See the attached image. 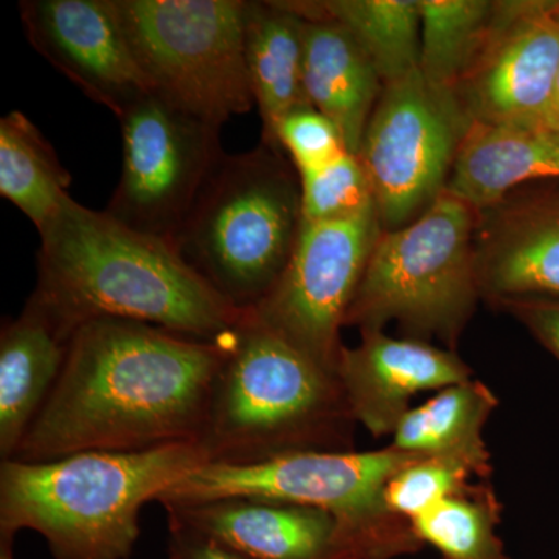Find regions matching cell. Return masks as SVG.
Wrapping results in <instances>:
<instances>
[{"mask_svg": "<svg viewBox=\"0 0 559 559\" xmlns=\"http://www.w3.org/2000/svg\"><path fill=\"white\" fill-rule=\"evenodd\" d=\"M304 33V17L285 0L246 2V68L263 123L261 142L272 148H277L280 121L294 110L312 108L305 91Z\"/></svg>", "mask_w": 559, "mask_h": 559, "instance_id": "obj_20", "label": "cell"}, {"mask_svg": "<svg viewBox=\"0 0 559 559\" xmlns=\"http://www.w3.org/2000/svg\"><path fill=\"white\" fill-rule=\"evenodd\" d=\"M69 333L32 294L0 333V455L10 460L38 417L68 358Z\"/></svg>", "mask_w": 559, "mask_h": 559, "instance_id": "obj_17", "label": "cell"}, {"mask_svg": "<svg viewBox=\"0 0 559 559\" xmlns=\"http://www.w3.org/2000/svg\"><path fill=\"white\" fill-rule=\"evenodd\" d=\"M498 399L480 381L439 390L421 406L409 409L396 426L392 447L417 455H465L489 463L485 425Z\"/></svg>", "mask_w": 559, "mask_h": 559, "instance_id": "obj_22", "label": "cell"}, {"mask_svg": "<svg viewBox=\"0 0 559 559\" xmlns=\"http://www.w3.org/2000/svg\"><path fill=\"white\" fill-rule=\"evenodd\" d=\"M168 557L170 559H248L198 533L168 524Z\"/></svg>", "mask_w": 559, "mask_h": 559, "instance_id": "obj_30", "label": "cell"}, {"mask_svg": "<svg viewBox=\"0 0 559 559\" xmlns=\"http://www.w3.org/2000/svg\"><path fill=\"white\" fill-rule=\"evenodd\" d=\"M154 94L223 127L255 106L245 57V0H116Z\"/></svg>", "mask_w": 559, "mask_h": 559, "instance_id": "obj_8", "label": "cell"}, {"mask_svg": "<svg viewBox=\"0 0 559 559\" xmlns=\"http://www.w3.org/2000/svg\"><path fill=\"white\" fill-rule=\"evenodd\" d=\"M13 543L14 538L0 536V559H14Z\"/></svg>", "mask_w": 559, "mask_h": 559, "instance_id": "obj_31", "label": "cell"}, {"mask_svg": "<svg viewBox=\"0 0 559 559\" xmlns=\"http://www.w3.org/2000/svg\"><path fill=\"white\" fill-rule=\"evenodd\" d=\"M162 507L168 524L248 559H360L341 522L312 507L252 498Z\"/></svg>", "mask_w": 559, "mask_h": 559, "instance_id": "obj_15", "label": "cell"}, {"mask_svg": "<svg viewBox=\"0 0 559 559\" xmlns=\"http://www.w3.org/2000/svg\"><path fill=\"white\" fill-rule=\"evenodd\" d=\"M558 16H559V10H558Z\"/></svg>", "mask_w": 559, "mask_h": 559, "instance_id": "obj_34", "label": "cell"}, {"mask_svg": "<svg viewBox=\"0 0 559 559\" xmlns=\"http://www.w3.org/2000/svg\"><path fill=\"white\" fill-rule=\"evenodd\" d=\"M425 455L395 450L299 452L255 465L205 463L157 502L193 503L252 498L329 511L360 559H390L423 546L411 522L385 509L388 481Z\"/></svg>", "mask_w": 559, "mask_h": 559, "instance_id": "obj_7", "label": "cell"}, {"mask_svg": "<svg viewBox=\"0 0 559 559\" xmlns=\"http://www.w3.org/2000/svg\"><path fill=\"white\" fill-rule=\"evenodd\" d=\"M559 0H496L452 95L471 124L543 121L559 72Z\"/></svg>", "mask_w": 559, "mask_h": 559, "instance_id": "obj_12", "label": "cell"}, {"mask_svg": "<svg viewBox=\"0 0 559 559\" xmlns=\"http://www.w3.org/2000/svg\"><path fill=\"white\" fill-rule=\"evenodd\" d=\"M39 235L32 294L69 333L91 320L123 319L216 342L245 318L171 242L84 207L70 194Z\"/></svg>", "mask_w": 559, "mask_h": 559, "instance_id": "obj_2", "label": "cell"}, {"mask_svg": "<svg viewBox=\"0 0 559 559\" xmlns=\"http://www.w3.org/2000/svg\"><path fill=\"white\" fill-rule=\"evenodd\" d=\"M231 334L209 342L134 320L83 323L13 460L200 444Z\"/></svg>", "mask_w": 559, "mask_h": 559, "instance_id": "obj_1", "label": "cell"}, {"mask_svg": "<svg viewBox=\"0 0 559 559\" xmlns=\"http://www.w3.org/2000/svg\"><path fill=\"white\" fill-rule=\"evenodd\" d=\"M381 231L377 207L348 218L304 221L282 277L249 311L337 377L341 329Z\"/></svg>", "mask_w": 559, "mask_h": 559, "instance_id": "obj_11", "label": "cell"}, {"mask_svg": "<svg viewBox=\"0 0 559 559\" xmlns=\"http://www.w3.org/2000/svg\"><path fill=\"white\" fill-rule=\"evenodd\" d=\"M543 121L547 124V127L551 128L554 131H557L559 134V108L550 109L549 112L546 114V117H544Z\"/></svg>", "mask_w": 559, "mask_h": 559, "instance_id": "obj_32", "label": "cell"}, {"mask_svg": "<svg viewBox=\"0 0 559 559\" xmlns=\"http://www.w3.org/2000/svg\"><path fill=\"white\" fill-rule=\"evenodd\" d=\"M119 120L123 162L105 212L131 229L171 242L224 156L221 128L154 92Z\"/></svg>", "mask_w": 559, "mask_h": 559, "instance_id": "obj_10", "label": "cell"}, {"mask_svg": "<svg viewBox=\"0 0 559 559\" xmlns=\"http://www.w3.org/2000/svg\"><path fill=\"white\" fill-rule=\"evenodd\" d=\"M20 11L33 49L117 119L153 92L116 0H24Z\"/></svg>", "mask_w": 559, "mask_h": 559, "instance_id": "obj_13", "label": "cell"}, {"mask_svg": "<svg viewBox=\"0 0 559 559\" xmlns=\"http://www.w3.org/2000/svg\"><path fill=\"white\" fill-rule=\"evenodd\" d=\"M261 142L224 154L173 237L180 259L224 300L253 310L288 266L299 238V173Z\"/></svg>", "mask_w": 559, "mask_h": 559, "instance_id": "obj_5", "label": "cell"}, {"mask_svg": "<svg viewBox=\"0 0 559 559\" xmlns=\"http://www.w3.org/2000/svg\"><path fill=\"white\" fill-rule=\"evenodd\" d=\"M304 43L308 100L333 121L348 153L358 156L384 84L356 40L336 22L305 20Z\"/></svg>", "mask_w": 559, "mask_h": 559, "instance_id": "obj_19", "label": "cell"}, {"mask_svg": "<svg viewBox=\"0 0 559 559\" xmlns=\"http://www.w3.org/2000/svg\"><path fill=\"white\" fill-rule=\"evenodd\" d=\"M275 145L289 154L299 176L319 170L347 153L340 130L314 108L294 110L280 121Z\"/></svg>", "mask_w": 559, "mask_h": 559, "instance_id": "obj_28", "label": "cell"}, {"mask_svg": "<svg viewBox=\"0 0 559 559\" xmlns=\"http://www.w3.org/2000/svg\"><path fill=\"white\" fill-rule=\"evenodd\" d=\"M474 261L491 305L559 299V179L528 183L477 212Z\"/></svg>", "mask_w": 559, "mask_h": 559, "instance_id": "obj_14", "label": "cell"}, {"mask_svg": "<svg viewBox=\"0 0 559 559\" xmlns=\"http://www.w3.org/2000/svg\"><path fill=\"white\" fill-rule=\"evenodd\" d=\"M360 334L358 347L342 348L337 380L353 418L373 437L395 432L417 393L471 380L469 367L454 349L395 340L382 331Z\"/></svg>", "mask_w": 559, "mask_h": 559, "instance_id": "obj_16", "label": "cell"}, {"mask_svg": "<svg viewBox=\"0 0 559 559\" xmlns=\"http://www.w3.org/2000/svg\"><path fill=\"white\" fill-rule=\"evenodd\" d=\"M557 108H559V72H558L557 84H555L554 102H551L550 109H557Z\"/></svg>", "mask_w": 559, "mask_h": 559, "instance_id": "obj_33", "label": "cell"}, {"mask_svg": "<svg viewBox=\"0 0 559 559\" xmlns=\"http://www.w3.org/2000/svg\"><path fill=\"white\" fill-rule=\"evenodd\" d=\"M500 503L495 491L473 485L411 520L421 544L439 550L444 559H509L498 535Z\"/></svg>", "mask_w": 559, "mask_h": 559, "instance_id": "obj_25", "label": "cell"}, {"mask_svg": "<svg viewBox=\"0 0 559 559\" xmlns=\"http://www.w3.org/2000/svg\"><path fill=\"white\" fill-rule=\"evenodd\" d=\"M299 178L304 221L348 218L374 207L366 168L348 151L325 167Z\"/></svg>", "mask_w": 559, "mask_h": 559, "instance_id": "obj_27", "label": "cell"}, {"mask_svg": "<svg viewBox=\"0 0 559 559\" xmlns=\"http://www.w3.org/2000/svg\"><path fill=\"white\" fill-rule=\"evenodd\" d=\"M476 219V210L443 193L407 226L382 230L345 326L366 333L395 322L404 337L454 349L480 299Z\"/></svg>", "mask_w": 559, "mask_h": 559, "instance_id": "obj_6", "label": "cell"}, {"mask_svg": "<svg viewBox=\"0 0 559 559\" xmlns=\"http://www.w3.org/2000/svg\"><path fill=\"white\" fill-rule=\"evenodd\" d=\"M496 0H418L419 72L433 87L454 90L479 49Z\"/></svg>", "mask_w": 559, "mask_h": 559, "instance_id": "obj_24", "label": "cell"}, {"mask_svg": "<svg viewBox=\"0 0 559 559\" xmlns=\"http://www.w3.org/2000/svg\"><path fill=\"white\" fill-rule=\"evenodd\" d=\"M469 121L421 72L385 84L358 153L382 230L421 216L447 190Z\"/></svg>", "mask_w": 559, "mask_h": 559, "instance_id": "obj_9", "label": "cell"}, {"mask_svg": "<svg viewBox=\"0 0 559 559\" xmlns=\"http://www.w3.org/2000/svg\"><path fill=\"white\" fill-rule=\"evenodd\" d=\"M491 474L489 463L465 455H425L400 469L385 485V509L403 520H414L423 511L468 491L473 477Z\"/></svg>", "mask_w": 559, "mask_h": 559, "instance_id": "obj_26", "label": "cell"}, {"mask_svg": "<svg viewBox=\"0 0 559 559\" xmlns=\"http://www.w3.org/2000/svg\"><path fill=\"white\" fill-rule=\"evenodd\" d=\"M559 360V299H522L500 305Z\"/></svg>", "mask_w": 559, "mask_h": 559, "instance_id": "obj_29", "label": "cell"}, {"mask_svg": "<svg viewBox=\"0 0 559 559\" xmlns=\"http://www.w3.org/2000/svg\"><path fill=\"white\" fill-rule=\"evenodd\" d=\"M355 423L337 377L246 311L216 374L200 447L209 463L238 466L353 451Z\"/></svg>", "mask_w": 559, "mask_h": 559, "instance_id": "obj_4", "label": "cell"}, {"mask_svg": "<svg viewBox=\"0 0 559 559\" xmlns=\"http://www.w3.org/2000/svg\"><path fill=\"white\" fill-rule=\"evenodd\" d=\"M305 20H329L352 35L382 84L419 70L421 20L418 0H285Z\"/></svg>", "mask_w": 559, "mask_h": 559, "instance_id": "obj_21", "label": "cell"}, {"mask_svg": "<svg viewBox=\"0 0 559 559\" xmlns=\"http://www.w3.org/2000/svg\"><path fill=\"white\" fill-rule=\"evenodd\" d=\"M72 182L53 146L24 112L0 120V197L35 224L38 231L69 197Z\"/></svg>", "mask_w": 559, "mask_h": 559, "instance_id": "obj_23", "label": "cell"}, {"mask_svg": "<svg viewBox=\"0 0 559 559\" xmlns=\"http://www.w3.org/2000/svg\"><path fill=\"white\" fill-rule=\"evenodd\" d=\"M559 179V134L544 121L471 124L444 193L479 212L528 183Z\"/></svg>", "mask_w": 559, "mask_h": 559, "instance_id": "obj_18", "label": "cell"}, {"mask_svg": "<svg viewBox=\"0 0 559 559\" xmlns=\"http://www.w3.org/2000/svg\"><path fill=\"white\" fill-rule=\"evenodd\" d=\"M205 463L198 443L76 452L46 462L2 460L0 536L33 530L57 559H128L143 506Z\"/></svg>", "mask_w": 559, "mask_h": 559, "instance_id": "obj_3", "label": "cell"}]
</instances>
